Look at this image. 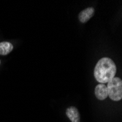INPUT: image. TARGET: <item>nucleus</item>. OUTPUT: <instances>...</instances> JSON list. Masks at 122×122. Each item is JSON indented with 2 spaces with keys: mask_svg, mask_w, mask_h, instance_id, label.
Listing matches in <instances>:
<instances>
[{
  "mask_svg": "<svg viewBox=\"0 0 122 122\" xmlns=\"http://www.w3.org/2000/svg\"><path fill=\"white\" fill-rule=\"evenodd\" d=\"M66 115L72 122H80V114L76 107H68L66 110Z\"/></svg>",
  "mask_w": 122,
  "mask_h": 122,
  "instance_id": "39448f33",
  "label": "nucleus"
},
{
  "mask_svg": "<svg viewBox=\"0 0 122 122\" xmlns=\"http://www.w3.org/2000/svg\"><path fill=\"white\" fill-rule=\"evenodd\" d=\"M107 96L113 101H119L122 98V81L119 77H113L107 83Z\"/></svg>",
  "mask_w": 122,
  "mask_h": 122,
  "instance_id": "f03ea898",
  "label": "nucleus"
},
{
  "mask_svg": "<svg viewBox=\"0 0 122 122\" xmlns=\"http://www.w3.org/2000/svg\"><path fill=\"white\" fill-rule=\"evenodd\" d=\"M95 95L99 100H104V99H105L108 97L106 85L102 83L97 85L95 88Z\"/></svg>",
  "mask_w": 122,
  "mask_h": 122,
  "instance_id": "7ed1b4c3",
  "label": "nucleus"
},
{
  "mask_svg": "<svg viewBox=\"0 0 122 122\" xmlns=\"http://www.w3.org/2000/svg\"><path fill=\"white\" fill-rule=\"evenodd\" d=\"M0 64H1V61H0Z\"/></svg>",
  "mask_w": 122,
  "mask_h": 122,
  "instance_id": "0eeeda50",
  "label": "nucleus"
},
{
  "mask_svg": "<svg viewBox=\"0 0 122 122\" xmlns=\"http://www.w3.org/2000/svg\"><path fill=\"white\" fill-rule=\"evenodd\" d=\"M116 66L110 58H102L99 60L94 68V77L96 80L102 84L108 83L115 77Z\"/></svg>",
  "mask_w": 122,
  "mask_h": 122,
  "instance_id": "f257e3e1",
  "label": "nucleus"
},
{
  "mask_svg": "<svg viewBox=\"0 0 122 122\" xmlns=\"http://www.w3.org/2000/svg\"><path fill=\"white\" fill-rule=\"evenodd\" d=\"M13 49V46L9 42H0V55H7Z\"/></svg>",
  "mask_w": 122,
  "mask_h": 122,
  "instance_id": "423d86ee",
  "label": "nucleus"
},
{
  "mask_svg": "<svg viewBox=\"0 0 122 122\" xmlns=\"http://www.w3.org/2000/svg\"><path fill=\"white\" fill-rule=\"evenodd\" d=\"M94 14V9L93 7H88L79 13V20L81 23H86Z\"/></svg>",
  "mask_w": 122,
  "mask_h": 122,
  "instance_id": "20e7f679",
  "label": "nucleus"
}]
</instances>
